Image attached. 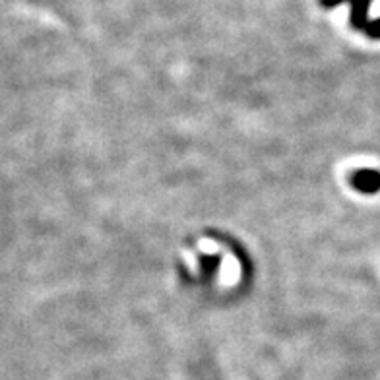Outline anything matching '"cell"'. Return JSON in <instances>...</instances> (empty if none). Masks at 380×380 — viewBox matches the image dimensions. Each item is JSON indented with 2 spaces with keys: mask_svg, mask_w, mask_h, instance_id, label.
<instances>
[{
  "mask_svg": "<svg viewBox=\"0 0 380 380\" xmlns=\"http://www.w3.org/2000/svg\"><path fill=\"white\" fill-rule=\"evenodd\" d=\"M342 2H350L351 4V25L357 31H363L369 38L380 39V20H369V6L373 0H321L324 8H334Z\"/></svg>",
  "mask_w": 380,
  "mask_h": 380,
  "instance_id": "obj_1",
  "label": "cell"
},
{
  "mask_svg": "<svg viewBox=\"0 0 380 380\" xmlns=\"http://www.w3.org/2000/svg\"><path fill=\"white\" fill-rule=\"evenodd\" d=\"M351 185L363 194H374L380 190V173L374 169H361L351 177Z\"/></svg>",
  "mask_w": 380,
  "mask_h": 380,
  "instance_id": "obj_2",
  "label": "cell"
}]
</instances>
